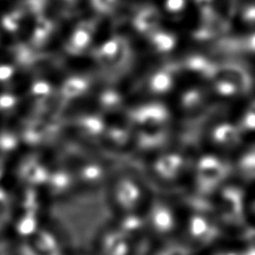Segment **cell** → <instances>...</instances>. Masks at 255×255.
Wrapping results in <instances>:
<instances>
[{
  "instance_id": "d6986e66",
  "label": "cell",
  "mask_w": 255,
  "mask_h": 255,
  "mask_svg": "<svg viewBox=\"0 0 255 255\" xmlns=\"http://www.w3.org/2000/svg\"><path fill=\"white\" fill-rule=\"evenodd\" d=\"M166 141V133L163 131L142 132L138 136V143L142 148H153L161 146Z\"/></svg>"
},
{
  "instance_id": "f546056e",
  "label": "cell",
  "mask_w": 255,
  "mask_h": 255,
  "mask_svg": "<svg viewBox=\"0 0 255 255\" xmlns=\"http://www.w3.org/2000/svg\"><path fill=\"white\" fill-rule=\"evenodd\" d=\"M242 127L244 129H248V131H254L255 129V114L254 112L247 110L246 115L243 116L242 120Z\"/></svg>"
},
{
  "instance_id": "7c38bea8",
  "label": "cell",
  "mask_w": 255,
  "mask_h": 255,
  "mask_svg": "<svg viewBox=\"0 0 255 255\" xmlns=\"http://www.w3.org/2000/svg\"><path fill=\"white\" fill-rule=\"evenodd\" d=\"M212 138L222 146H233L241 139V131L232 124H222L213 129Z\"/></svg>"
},
{
  "instance_id": "74e56055",
  "label": "cell",
  "mask_w": 255,
  "mask_h": 255,
  "mask_svg": "<svg viewBox=\"0 0 255 255\" xmlns=\"http://www.w3.org/2000/svg\"><path fill=\"white\" fill-rule=\"evenodd\" d=\"M77 255H92V254H77Z\"/></svg>"
},
{
  "instance_id": "484cf974",
  "label": "cell",
  "mask_w": 255,
  "mask_h": 255,
  "mask_svg": "<svg viewBox=\"0 0 255 255\" xmlns=\"http://www.w3.org/2000/svg\"><path fill=\"white\" fill-rule=\"evenodd\" d=\"M100 102H101L102 107H105V109L114 110L121 104V97L115 91H106L102 94Z\"/></svg>"
},
{
  "instance_id": "d6a6232c",
  "label": "cell",
  "mask_w": 255,
  "mask_h": 255,
  "mask_svg": "<svg viewBox=\"0 0 255 255\" xmlns=\"http://www.w3.org/2000/svg\"><path fill=\"white\" fill-rule=\"evenodd\" d=\"M12 74H14L12 67L5 66V65L0 66V80H1V81H6V80H9L10 77L12 76Z\"/></svg>"
},
{
  "instance_id": "3957f363",
  "label": "cell",
  "mask_w": 255,
  "mask_h": 255,
  "mask_svg": "<svg viewBox=\"0 0 255 255\" xmlns=\"http://www.w3.org/2000/svg\"><path fill=\"white\" fill-rule=\"evenodd\" d=\"M188 236L194 243L201 246H208V244L216 242L219 237V229L206 218L204 216H193L188 222Z\"/></svg>"
},
{
  "instance_id": "7a4b0ae2",
  "label": "cell",
  "mask_w": 255,
  "mask_h": 255,
  "mask_svg": "<svg viewBox=\"0 0 255 255\" xmlns=\"http://www.w3.org/2000/svg\"><path fill=\"white\" fill-rule=\"evenodd\" d=\"M19 255H64L59 239L47 231L39 229L29 239L22 241Z\"/></svg>"
},
{
  "instance_id": "d590c367",
  "label": "cell",
  "mask_w": 255,
  "mask_h": 255,
  "mask_svg": "<svg viewBox=\"0 0 255 255\" xmlns=\"http://www.w3.org/2000/svg\"><path fill=\"white\" fill-rule=\"evenodd\" d=\"M242 255H255V243H251V246L241 251Z\"/></svg>"
},
{
  "instance_id": "2e32d148",
  "label": "cell",
  "mask_w": 255,
  "mask_h": 255,
  "mask_svg": "<svg viewBox=\"0 0 255 255\" xmlns=\"http://www.w3.org/2000/svg\"><path fill=\"white\" fill-rule=\"evenodd\" d=\"M173 86V76L167 70H159L149 80V89L154 94H166Z\"/></svg>"
},
{
  "instance_id": "4316f807",
  "label": "cell",
  "mask_w": 255,
  "mask_h": 255,
  "mask_svg": "<svg viewBox=\"0 0 255 255\" xmlns=\"http://www.w3.org/2000/svg\"><path fill=\"white\" fill-rule=\"evenodd\" d=\"M154 255H193L191 251L182 246H168L159 249Z\"/></svg>"
},
{
  "instance_id": "836d02e7",
  "label": "cell",
  "mask_w": 255,
  "mask_h": 255,
  "mask_svg": "<svg viewBox=\"0 0 255 255\" xmlns=\"http://www.w3.org/2000/svg\"><path fill=\"white\" fill-rule=\"evenodd\" d=\"M211 255H242L241 251H234V249H219L213 252Z\"/></svg>"
},
{
  "instance_id": "7402d4cb",
  "label": "cell",
  "mask_w": 255,
  "mask_h": 255,
  "mask_svg": "<svg viewBox=\"0 0 255 255\" xmlns=\"http://www.w3.org/2000/svg\"><path fill=\"white\" fill-rule=\"evenodd\" d=\"M52 34V26L47 22H39L32 31V41L36 45H41Z\"/></svg>"
},
{
  "instance_id": "4dcf8cb0",
  "label": "cell",
  "mask_w": 255,
  "mask_h": 255,
  "mask_svg": "<svg viewBox=\"0 0 255 255\" xmlns=\"http://www.w3.org/2000/svg\"><path fill=\"white\" fill-rule=\"evenodd\" d=\"M110 137H111L112 141H116L119 143H122L127 139V134L126 131H124V128H112L110 131Z\"/></svg>"
},
{
  "instance_id": "277c9868",
  "label": "cell",
  "mask_w": 255,
  "mask_h": 255,
  "mask_svg": "<svg viewBox=\"0 0 255 255\" xmlns=\"http://www.w3.org/2000/svg\"><path fill=\"white\" fill-rule=\"evenodd\" d=\"M221 211L229 223H241L243 219V193L239 188L228 187L222 192Z\"/></svg>"
},
{
  "instance_id": "30bf717a",
  "label": "cell",
  "mask_w": 255,
  "mask_h": 255,
  "mask_svg": "<svg viewBox=\"0 0 255 255\" xmlns=\"http://www.w3.org/2000/svg\"><path fill=\"white\" fill-rule=\"evenodd\" d=\"M183 167V158L178 154L169 153L159 157L154 163V171L164 179H172L178 176Z\"/></svg>"
},
{
  "instance_id": "5b68a950",
  "label": "cell",
  "mask_w": 255,
  "mask_h": 255,
  "mask_svg": "<svg viewBox=\"0 0 255 255\" xmlns=\"http://www.w3.org/2000/svg\"><path fill=\"white\" fill-rule=\"evenodd\" d=\"M131 253L129 236L120 229L107 232L100 241L99 255H131Z\"/></svg>"
},
{
  "instance_id": "cb8c5ba5",
  "label": "cell",
  "mask_w": 255,
  "mask_h": 255,
  "mask_svg": "<svg viewBox=\"0 0 255 255\" xmlns=\"http://www.w3.org/2000/svg\"><path fill=\"white\" fill-rule=\"evenodd\" d=\"M47 182L51 184V188L55 192H61L69 187L70 177L66 173H64V172H59V173L50 174Z\"/></svg>"
},
{
  "instance_id": "1f68e13d",
  "label": "cell",
  "mask_w": 255,
  "mask_h": 255,
  "mask_svg": "<svg viewBox=\"0 0 255 255\" xmlns=\"http://www.w3.org/2000/svg\"><path fill=\"white\" fill-rule=\"evenodd\" d=\"M15 97L10 96V95H2L0 97V107L1 109H10V107L14 106L15 104Z\"/></svg>"
},
{
  "instance_id": "8992f818",
  "label": "cell",
  "mask_w": 255,
  "mask_h": 255,
  "mask_svg": "<svg viewBox=\"0 0 255 255\" xmlns=\"http://www.w3.org/2000/svg\"><path fill=\"white\" fill-rule=\"evenodd\" d=\"M148 223L152 231L156 232L157 234L167 236L171 232H173L174 227H176V219H174L173 213L168 207L157 203L153 204L151 211H149Z\"/></svg>"
},
{
  "instance_id": "52a82bcc",
  "label": "cell",
  "mask_w": 255,
  "mask_h": 255,
  "mask_svg": "<svg viewBox=\"0 0 255 255\" xmlns=\"http://www.w3.org/2000/svg\"><path fill=\"white\" fill-rule=\"evenodd\" d=\"M169 114L163 105L148 104L142 105L131 112L132 121L139 125L162 124L168 119Z\"/></svg>"
},
{
  "instance_id": "44dd1931",
  "label": "cell",
  "mask_w": 255,
  "mask_h": 255,
  "mask_svg": "<svg viewBox=\"0 0 255 255\" xmlns=\"http://www.w3.org/2000/svg\"><path fill=\"white\" fill-rule=\"evenodd\" d=\"M239 169L248 178H255V148H252L242 157Z\"/></svg>"
},
{
  "instance_id": "5bb4252c",
  "label": "cell",
  "mask_w": 255,
  "mask_h": 255,
  "mask_svg": "<svg viewBox=\"0 0 255 255\" xmlns=\"http://www.w3.org/2000/svg\"><path fill=\"white\" fill-rule=\"evenodd\" d=\"M89 89V81L85 77L74 76L67 79L61 87V95L64 99L71 100L81 96Z\"/></svg>"
},
{
  "instance_id": "8fae6325",
  "label": "cell",
  "mask_w": 255,
  "mask_h": 255,
  "mask_svg": "<svg viewBox=\"0 0 255 255\" xmlns=\"http://www.w3.org/2000/svg\"><path fill=\"white\" fill-rule=\"evenodd\" d=\"M124 47L125 44L121 39L114 37V39L107 40L106 42H104V44L97 49V61L102 62V64H115L116 60L119 59L120 55L125 51Z\"/></svg>"
},
{
  "instance_id": "ba28073f",
  "label": "cell",
  "mask_w": 255,
  "mask_h": 255,
  "mask_svg": "<svg viewBox=\"0 0 255 255\" xmlns=\"http://www.w3.org/2000/svg\"><path fill=\"white\" fill-rule=\"evenodd\" d=\"M115 196L122 208L132 209L141 201V189L133 181L124 178L117 183Z\"/></svg>"
},
{
  "instance_id": "ac0fdd59",
  "label": "cell",
  "mask_w": 255,
  "mask_h": 255,
  "mask_svg": "<svg viewBox=\"0 0 255 255\" xmlns=\"http://www.w3.org/2000/svg\"><path fill=\"white\" fill-rule=\"evenodd\" d=\"M80 128L86 134L92 137H97L106 131L105 122L97 116H85L79 121Z\"/></svg>"
},
{
  "instance_id": "603a6c76",
  "label": "cell",
  "mask_w": 255,
  "mask_h": 255,
  "mask_svg": "<svg viewBox=\"0 0 255 255\" xmlns=\"http://www.w3.org/2000/svg\"><path fill=\"white\" fill-rule=\"evenodd\" d=\"M51 86L46 81H36L31 87V95L36 101H45L51 95Z\"/></svg>"
},
{
  "instance_id": "f1b7e54d",
  "label": "cell",
  "mask_w": 255,
  "mask_h": 255,
  "mask_svg": "<svg viewBox=\"0 0 255 255\" xmlns=\"http://www.w3.org/2000/svg\"><path fill=\"white\" fill-rule=\"evenodd\" d=\"M16 137L11 133H5L0 137V147L5 148L4 151H11V148L16 146Z\"/></svg>"
},
{
  "instance_id": "83f0119b",
  "label": "cell",
  "mask_w": 255,
  "mask_h": 255,
  "mask_svg": "<svg viewBox=\"0 0 255 255\" xmlns=\"http://www.w3.org/2000/svg\"><path fill=\"white\" fill-rule=\"evenodd\" d=\"M82 178L85 181L90 182H96L101 178V169L95 164H90L82 168Z\"/></svg>"
},
{
  "instance_id": "4fadbf2b",
  "label": "cell",
  "mask_w": 255,
  "mask_h": 255,
  "mask_svg": "<svg viewBox=\"0 0 255 255\" xmlns=\"http://www.w3.org/2000/svg\"><path fill=\"white\" fill-rule=\"evenodd\" d=\"M21 176L22 178L26 179L27 182L34 184H41L47 182L50 174L47 173L46 168L42 164L35 159H30L26 163L22 164L21 167Z\"/></svg>"
},
{
  "instance_id": "d4e9b609",
  "label": "cell",
  "mask_w": 255,
  "mask_h": 255,
  "mask_svg": "<svg viewBox=\"0 0 255 255\" xmlns=\"http://www.w3.org/2000/svg\"><path fill=\"white\" fill-rule=\"evenodd\" d=\"M142 228V221L138 217L129 216L124 218L122 221L121 227H120V231H122L124 233H126L127 236H131L132 233H136L139 229Z\"/></svg>"
},
{
  "instance_id": "9a60e30c",
  "label": "cell",
  "mask_w": 255,
  "mask_h": 255,
  "mask_svg": "<svg viewBox=\"0 0 255 255\" xmlns=\"http://www.w3.org/2000/svg\"><path fill=\"white\" fill-rule=\"evenodd\" d=\"M15 228H16V233L24 241L34 236L39 231V224H37V217L35 211H26V213L17 221Z\"/></svg>"
},
{
  "instance_id": "e0dca14e",
  "label": "cell",
  "mask_w": 255,
  "mask_h": 255,
  "mask_svg": "<svg viewBox=\"0 0 255 255\" xmlns=\"http://www.w3.org/2000/svg\"><path fill=\"white\" fill-rule=\"evenodd\" d=\"M176 36L171 32L157 30L151 35V44L158 52H168L176 46Z\"/></svg>"
},
{
  "instance_id": "6da1fadb",
  "label": "cell",
  "mask_w": 255,
  "mask_h": 255,
  "mask_svg": "<svg viewBox=\"0 0 255 255\" xmlns=\"http://www.w3.org/2000/svg\"><path fill=\"white\" fill-rule=\"evenodd\" d=\"M228 173V166L216 156H204L197 166V178L202 191L211 192Z\"/></svg>"
},
{
  "instance_id": "ffe728a7",
  "label": "cell",
  "mask_w": 255,
  "mask_h": 255,
  "mask_svg": "<svg viewBox=\"0 0 255 255\" xmlns=\"http://www.w3.org/2000/svg\"><path fill=\"white\" fill-rule=\"evenodd\" d=\"M204 94L199 89H189L182 95L181 105L184 110H194L203 102Z\"/></svg>"
},
{
  "instance_id": "9c48e42d",
  "label": "cell",
  "mask_w": 255,
  "mask_h": 255,
  "mask_svg": "<svg viewBox=\"0 0 255 255\" xmlns=\"http://www.w3.org/2000/svg\"><path fill=\"white\" fill-rule=\"evenodd\" d=\"M94 32V27L87 24H82L77 26L76 29H74L66 42L67 52L72 55H80L86 51V49L92 41Z\"/></svg>"
},
{
  "instance_id": "e575fe53",
  "label": "cell",
  "mask_w": 255,
  "mask_h": 255,
  "mask_svg": "<svg viewBox=\"0 0 255 255\" xmlns=\"http://www.w3.org/2000/svg\"><path fill=\"white\" fill-rule=\"evenodd\" d=\"M244 19L248 22H255V7H251L244 14Z\"/></svg>"
},
{
  "instance_id": "8d00e7d4",
  "label": "cell",
  "mask_w": 255,
  "mask_h": 255,
  "mask_svg": "<svg viewBox=\"0 0 255 255\" xmlns=\"http://www.w3.org/2000/svg\"><path fill=\"white\" fill-rule=\"evenodd\" d=\"M247 45H248V47L252 51H255V34L252 35V36L247 40Z\"/></svg>"
}]
</instances>
